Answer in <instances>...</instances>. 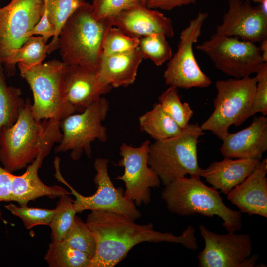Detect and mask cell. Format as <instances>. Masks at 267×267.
<instances>
[{"label": "cell", "instance_id": "cell-1", "mask_svg": "<svg viewBox=\"0 0 267 267\" xmlns=\"http://www.w3.org/2000/svg\"><path fill=\"white\" fill-rule=\"evenodd\" d=\"M85 222L96 241V254L89 267H113L133 247L144 242L179 243L188 249L198 248L195 230L191 225L181 235L176 236L155 230L152 223L139 224L128 216L103 210L91 211Z\"/></svg>", "mask_w": 267, "mask_h": 267}, {"label": "cell", "instance_id": "cell-2", "mask_svg": "<svg viewBox=\"0 0 267 267\" xmlns=\"http://www.w3.org/2000/svg\"><path fill=\"white\" fill-rule=\"evenodd\" d=\"M111 26V19L95 17L91 4L86 2L78 8L59 33L57 48L62 61L83 66L97 74L103 37Z\"/></svg>", "mask_w": 267, "mask_h": 267}, {"label": "cell", "instance_id": "cell-3", "mask_svg": "<svg viewBox=\"0 0 267 267\" xmlns=\"http://www.w3.org/2000/svg\"><path fill=\"white\" fill-rule=\"evenodd\" d=\"M161 198L172 213L181 216L199 214L210 218L216 215L222 219V226L228 232L242 229V213L227 207L220 192L206 186L200 177H184L173 180L165 186Z\"/></svg>", "mask_w": 267, "mask_h": 267}, {"label": "cell", "instance_id": "cell-4", "mask_svg": "<svg viewBox=\"0 0 267 267\" xmlns=\"http://www.w3.org/2000/svg\"><path fill=\"white\" fill-rule=\"evenodd\" d=\"M20 76L28 83L33 95L32 111L38 120H61L77 112L67 100L64 87L66 64L57 60L31 65L17 63Z\"/></svg>", "mask_w": 267, "mask_h": 267}, {"label": "cell", "instance_id": "cell-5", "mask_svg": "<svg viewBox=\"0 0 267 267\" xmlns=\"http://www.w3.org/2000/svg\"><path fill=\"white\" fill-rule=\"evenodd\" d=\"M204 134L198 123L189 124L178 135L150 144L148 164L164 186L187 175L201 177L197 144Z\"/></svg>", "mask_w": 267, "mask_h": 267}, {"label": "cell", "instance_id": "cell-6", "mask_svg": "<svg viewBox=\"0 0 267 267\" xmlns=\"http://www.w3.org/2000/svg\"><path fill=\"white\" fill-rule=\"evenodd\" d=\"M256 77L230 78L216 81L217 95L214 109L200 126L222 140L229 133V127L240 126L249 117L256 86Z\"/></svg>", "mask_w": 267, "mask_h": 267}, {"label": "cell", "instance_id": "cell-7", "mask_svg": "<svg viewBox=\"0 0 267 267\" xmlns=\"http://www.w3.org/2000/svg\"><path fill=\"white\" fill-rule=\"evenodd\" d=\"M44 122L37 120L27 98L15 123L0 133V161L12 173L27 167L36 158L44 131Z\"/></svg>", "mask_w": 267, "mask_h": 267}, {"label": "cell", "instance_id": "cell-8", "mask_svg": "<svg viewBox=\"0 0 267 267\" xmlns=\"http://www.w3.org/2000/svg\"><path fill=\"white\" fill-rule=\"evenodd\" d=\"M109 103L103 96L77 114H71L60 121L62 138L55 149V153L71 151L74 160H79L84 153L92 155L91 143L96 140L106 142L107 128L102 124L109 110Z\"/></svg>", "mask_w": 267, "mask_h": 267}, {"label": "cell", "instance_id": "cell-9", "mask_svg": "<svg viewBox=\"0 0 267 267\" xmlns=\"http://www.w3.org/2000/svg\"><path fill=\"white\" fill-rule=\"evenodd\" d=\"M196 48L206 54L218 70L234 78L250 76L264 63L255 43L235 37L215 33Z\"/></svg>", "mask_w": 267, "mask_h": 267}, {"label": "cell", "instance_id": "cell-10", "mask_svg": "<svg viewBox=\"0 0 267 267\" xmlns=\"http://www.w3.org/2000/svg\"><path fill=\"white\" fill-rule=\"evenodd\" d=\"M208 16L206 12H199L181 31L178 50L169 60L164 72L166 84L186 89L206 88L211 84L210 78L200 68L193 48L201 35L203 25Z\"/></svg>", "mask_w": 267, "mask_h": 267}, {"label": "cell", "instance_id": "cell-11", "mask_svg": "<svg viewBox=\"0 0 267 267\" xmlns=\"http://www.w3.org/2000/svg\"><path fill=\"white\" fill-rule=\"evenodd\" d=\"M109 160L105 158L95 160L94 167L96 173L93 181L97 187L96 192L89 196H84L74 189L62 177L59 164H55V177L58 181L65 184L75 197L74 207L77 212L85 210H103L114 212L131 217L135 220L141 216L136 205L126 198L122 189L116 188L108 172Z\"/></svg>", "mask_w": 267, "mask_h": 267}, {"label": "cell", "instance_id": "cell-12", "mask_svg": "<svg viewBox=\"0 0 267 267\" xmlns=\"http://www.w3.org/2000/svg\"><path fill=\"white\" fill-rule=\"evenodd\" d=\"M150 142L146 140L137 147L125 143L120 147L121 159L118 165L124 168L122 175L115 179L125 183L123 195L136 206L147 205L151 201V188L159 187L161 181L155 171L149 165Z\"/></svg>", "mask_w": 267, "mask_h": 267}, {"label": "cell", "instance_id": "cell-13", "mask_svg": "<svg viewBox=\"0 0 267 267\" xmlns=\"http://www.w3.org/2000/svg\"><path fill=\"white\" fill-rule=\"evenodd\" d=\"M205 246L198 255L199 267H253L257 257L249 258L252 240L249 234L229 233L219 234L199 226Z\"/></svg>", "mask_w": 267, "mask_h": 267}, {"label": "cell", "instance_id": "cell-14", "mask_svg": "<svg viewBox=\"0 0 267 267\" xmlns=\"http://www.w3.org/2000/svg\"><path fill=\"white\" fill-rule=\"evenodd\" d=\"M44 0H12L0 7V59L2 63L12 51L20 48L27 33L39 21Z\"/></svg>", "mask_w": 267, "mask_h": 267}, {"label": "cell", "instance_id": "cell-15", "mask_svg": "<svg viewBox=\"0 0 267 267\" xmlns=\"http://www.w3.org/2000/svg\"><path fill=\"white\" fill-rule=\"evenodd\" d=\"M215 34L260 43L267 38V13L248 0H228V10Z\"/></svg>", "mask_w": 267, "mask_h": 267}, {"label": "cell", "instance_id": "cell-16", "mask_svg": "<svg viewBox=\"0 0 267 267\" xmlns=\"http://www.w3.org/2000/svg\"><path fill=\"white\" fill-rule=\"evenodd\" d=\"M51 150L48 144L41 143L36 158L27 167L25 172L21 175L11 174L9 202H16L21 206L27 205L29 201L43 196L54 199L62 195H70V193L63 187L47 185L39 177L38 170Z\"/></svg>", "mask_w": 267, "mask_h": 267}, {"label": "cell", "instance_id": "cell-17", "mask_svg": "<svg viewBox=\"0 0 267 267\" xmlns=\"http://www.w3.org/2000/svg\"><path fill=\"white\" fill-rule=\"evenodd\" d=\"M66 97L81 112L109 93L112 87L102 82L97 74L78 65H66L64 75Z\"/></svg>", "mask_w": 267, "mask_h": 267}, {"label": "cell", "instance_id": "cell-18", "mask_svg": "<svg viewBox=\"0 0 267 267\" xmlns=\"http://www.w3.org/2000/svg\"><path fill=\"white\" fill-rule=\"evenodd\" d=\"M111 20L113 26L132 37L140 38L153 34H162L172 38L174 34L171 19L142 5L124 10Z\"/></svg>", "mask_w": 267, "mask_h": 267}, {"label": "cell", "instance_id": "cell-19", "mask_svg": "<svg viewBox=\"0 0 267 267\" xmlns=\"http://www.w3.org/2000/svg\"><path fill=\"white\" fill-rule=\"evenodd\" d=\"M220 149L224 158L260 159L267 150V117H254L252 123L222 140Z\"/></svg>", "mask_w": 267, "mask_h": 267}, {"label": "cell", "instance_id": "cell-20", "mask_svg": "<svg viewBox=\"0 0 267 267\" xmlns=\"http://www.w3.org/2000/svg\"><path fill=\"white\" fill-rule=\"evenodd\" d=\"M267 159L261 160L240 184L227 194V199L241 213L267 218Z\"/></svg>", "mask_w": 267, "mask_h": 267}, {"label": "cell", "instance_id": "cell-21", "mask_svg": "<svg viewBox=\"0 0 267 267\" xmlns=\"http://www.w3.org/2000/svg\"><path fill=\"white\" fill-rule=\"evenodd\" d=\"M260 159L224 158L202 169L201 177L217 190L227 195L256 168Z\"/></svg>", "mask_w": 267, "mask_h": 267}, {"label": "cell", "instance_id": "cell-22", "mask_svg": "<svg viewBox=\"0 0 267 267\" xmlns=\"http://www.w3.org/2000/svg\"><path fill=\"white\" fill-rule=\"evenodd\" d=\"M142 59L138 47L121 53L102 54L97 76L102 82L112 88L127 87L134 82Z\"/></svg>", "mask_w": 267, "mask_h": 267}, {"label": "cell", "instance_id": "cell-23", "mask_svg": "<svg viewBox=\"0 0 267 267\" xmlns=\"http://www.w3.org/2000/svg\"><path fill=\"white\" fill-rule=\"evenodd\" d=\"M140 129L155 141L163 140L179 134L181 129L162 108L159 103L139 117Z\"/></svg>", "mask_w": 267, "mask_h": 267}, {"label": "cell", "instance_id": "cell-24", "mask_svg": "<svg viewBox=\"0 0 267 267\" xmlns=\"http://www.w3.org/2000/svg\"><path fill=\"white\" fill-rule=\"evenodd\" d=\"M47 44L41 36H30L18 49L12 51L2 62L5 74L14 75L16 65L22 62L34 65L42 63L47 54Z\"/></svg>", "mask_w": 267, "mask_h": 267}, {"label": "cell", "instance_id": "cell-25", "mask_svg": "<svg viewBox=\"0 0 267 267\" xmlns=\"http://www.w3.org/2000/svg\"><path fill=\"white\" fill-rule=\"evenodd\" d=\"M3 64L0 63V133L3 127H9L16 121L25 101L20 88L8 86Z\"/></svg>", "mask_w": 267, "mask_h": 267}, {"label": "cell", "instance_id": "cell-26", "mask_svg": "<svg viewBox=\"0 0 267 267\" xmlns=\"http://www.w3.org/2000/svg\"><path fill=\"white\" fill-rule=\"evenodd\" d=\"M50 267H89L91 259L63 241H52L44 256Z\"/></svg>", "mask_w": 267, "mask_h": 267}, {"label": "cell", "instance_id": "cell-27", "mask_svg": "<svg viewBox=\"0 0 267 267\" xmlns=\"http://www.w3.org/2000/svg\"><path fill=\"white\" fill-rule=\"evenodd\" d=\"M86 2L85 0H44L48 18L56 30L55 36L47 44V54L57 49L58 37L63 26L74 12Z\"/></svg>", "mask_w": 267, "mask_h": 267}, {"label": "cell", "instance_id": "cell-28", "mask_svg": "<svg viewBox=\"0 0 267 267\" xmlns=\"http://www.w3.org/2000/svg\"><path fill=\"white\" fill-rule=\"evenodd\" d=\"M49 226L52 241H62L74 221L77 212L69 194L60 196Z\"/></svg>", "mask_w": 267, "mask_h": 267}, {"label": "cell", "instance_id": "cell-29", "mask_svg": "<svg viewBox=\"0 0 267 267\" xmlns=\"http://www.w3.org/2000/svg\"><path fill=\"white\" fill-rule=\"evenodd\" d=\"M158 99L164 112L181 129L188 126L193 116V111L187 102L182 103L181 101L177 88L169 86Z\"/></svg>", "mask_w": 267, "mask_h": 267}, {"label": "cell", "instance_id": "cell-30", "mask_svg": "<svg viewBox=\"0 0 267 267\" xmlns=\"http://www.w3.org/2000/svg\"><path fill=\"white\" fill-rule=\"evenodd\" d=\"M62 241L86 254L91 260L96 254V241L94 235L86 222L76 215Z\"/></svg>", "mask_w": 267, "mask_h": 267}, {"label": "cell", "instance_id": "cell-31", "mask_svg": "<svg viewBox=\"0 0 267 267\" xmlns=\"http://www.w3.org/2000/svg\"><path fill=\"white\" fill-rule=\"evenodd\" d=\"M162 34H153L139 38L138 48L143 59H149L157 66L172 57V49Z\"/></svg>", "mask_w": 267, "mask_h": 267}, {"label": "cell", "instance_id": "cell-32", "mask_svg": "<svg viewBox=\"0 0 267 267\" xmlns=\"http://www.w3.org/2000/svg\"><path fill=\"white\" fill-rule=\"evenodd\" d=\"M4 207L21 219L25 227L30 229L39 225L49 226L54 209L29 207L27 205H16L12 203Z\"/></svg>", "mask_w": 267, "mask_h": 267}, {"label": "cell", "instance_id": "cell-33", "mask_svg": "<svg viewBox=\"0 0 267 267\" xmlns=\"http://www.w3.org/2000/svg\"><path fill=\"white\" fill-rule=\"evenodd\" d=\"M139 38L129 36L117 27L111 26L105 32L102 44V54L109 55L136 48Z\"/></svg>", "mask_w": 267, "mask_h": 267}, {"label": "cell", "instance_id": "cell-34", "mask_svg": "<svg viewBox=\"0 0 267 267\" xmlns=\"http://www.w3.org/2000/svg\"><path fill=\"white\" fill-rule=\"evenodd\" d=\"M255 73L256 86L249 118L257 113L267 115V62L261 64Z\"/></svg>", "mask_w": 267, "mask_h": 267}, {"label": "cell", "instance_id": "cell-35", "mask_svg": "<svg viewBox=\"0 0 267 267\" xmlns=\"http://www.w3.org/2000/svg\"><path fill=\"white\" fill-rule=\"evenodd\" d=\"M142 5L140 0H93L91 4L93 14L98 19H111L121 11Z\"/></svg>", "mask_w": 267, "mask_h": 267}, {"label": "cell", "instance_id": "cell-36", "mask_svg": "<svg viewBox=\"0 0 267 267\" xmlns=\"http://www.w3.org/2000/svg\"><path fill=\"white\" fill-rule=\"evenodd\" d=\"M55 27L48 19L44 4V10L42 16L38 23L27 33V38L35 35H39L46 43L50 38L55 36Z\"/></svg>", "mask_w": 267, "mask_h": 267}, {"label": "cell", "instance_id": "cell-37", "mask_svg": "<svg viewBox=\"0 0 267 267\" xmlns=\"http://www.w3.org/2000/svg\"><path fill=\"white\" fill-rule=\"evenodd\" d=\"M11 173L0 165V202H9L11 193ZM0 219L5 220L2 217L0 210Z\"/></svg>", "mask_w": 267, "mask_h": 267}, {"label": "cell", "instance_id": "cell-38", "mask_svg": "<svg viewBox=\"0 0 267 267\" xmlns=\"http://www.w3.org/2000/svg\"><path fill=\"white\" fill-rule=\"evenodd\" d=\"M195 3L196 0H149L146 6L151 9L170 10L177 7Z\"/></svg>", "mask_w": 267, "mask_h": 267}, {"label": "cell", "instance_id": "cell-39", "mask_svg": "<svg viewBox=\"0 0 267 267\" xmlns=\"http://www.w3.org/2000/svg\"><path fill=\"white\" fill-rule=\"evenodd\" d=\"M259 46L264 63L267 62V38L262 40Z\"/></svg>", "mask_w": 267, "mask_h": 267}, {"label": "cell", "instance_id": "cell-40", "mask_svg": "<svg viewBox=\"0 0 267 267\" xmlns=\"http://www.w3.org/2000/svg\"><path fill=\"white\" fill-rule=\"evenodd\" d=\"M251 0L253 1L254 2L261 4L267 0Z\"/></svg>", "mask_w": 267, "mask_h": 267}, {"label": "cell", "instance_id": "cell-41", "mask_svg": "<svg viewBox=\"0 0 267 267\" xmlns=\"http://www.w3.org/2000/svg\"><path fill=\"white\" fill-rule=\"evenodd\" d=\"M142 5L146 6V4L149 0H140Z\"/></svg>", "mask_w": 267, "mask_h": 267}, {"label": "cell", "instance_id": "cell-42", "mask_svg": "<svg viewBox=\"0 0 267 267\" xmlns=\"http://www.w3.org/2000/svg\"><path fill=\"white\" fill-rule=\"evenodd\" d=\"M0 63H1V60H0Z\"/></svg>", "mask_w": 267, "mask_h": 267}, {"label": "cell", "instance_id": "cell-43", "mask_svg": "<svg viewBox=\"0 0 267 267\" xmlns=\"http://www.w3.org/2000/svg\"></svg>", "mask_w": 267, "mask_h": 267}]
</instances>
